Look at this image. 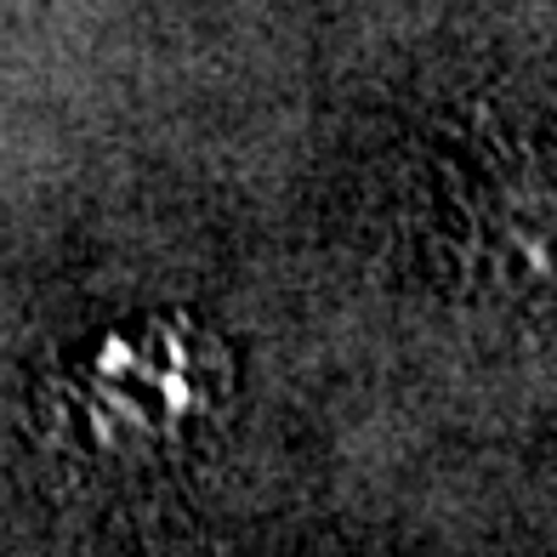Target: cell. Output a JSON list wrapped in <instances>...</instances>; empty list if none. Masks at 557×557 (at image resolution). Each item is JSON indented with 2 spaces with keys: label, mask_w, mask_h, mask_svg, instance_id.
<instances>
[{
  "label": "cell",
  "mask_w": 557,
  "mask_h": 557,
  "mask_svg": "<svg viewBox=\"0 0 557 557\" xmlns=\"http://www.w3.org/2000/svg\"><path fill=\"white\" fill-rule=\"evenodd\" d=\"M211 352L194 331L148 324V331L114 336L63 382V410L86 426L91 455H148L188 433L211 398L206 382Z\"/></svg>",
  "instance_id": "obj_1"
}]
</instances>
